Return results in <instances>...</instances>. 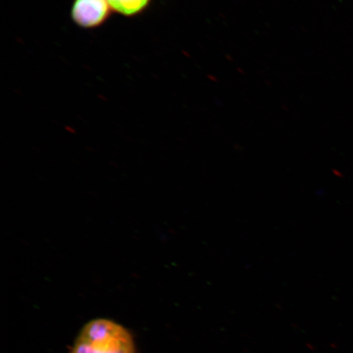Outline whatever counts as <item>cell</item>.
<instances>
[{
  "mask_svg": "<svg viewBox=\"0 0 353 353\" xmlns=\"http://www.w3.org/2000/svg\"><path fill=\"white\" fill-rule=\"evenodd\" d=\"M72 353H135L130 333L107 319L88 322L79 332Z\"/></svg>",
  "mask_w": 353,
  "mask_h": 353,
  "instance_id": "cell-1",
  "label": "cell"
},
{
  "mask_svg": "<svg viewBox=\"0 0 353 353\" xmlns=\"http://www.w3.org/2000/svg\"><path fill=\"white\" fill-rule=\"evenodd\" d=\"M108 0H74L72 19L83 29H94L103 25L112 12Z\"/></svg>",
  "mask_w": 353,
  "mask_h": 353,
  "instance_id": "cell-2",
  "label": "cell"
},
{
  "mask_svg": "<svg viewBox=\"0 0 353 353\" xmlns=\"http://www.w3.org/2000/svg\"><path fill=\"white\" fill-rule=\"evenodd\" d=\"M114 12L125 17H134L143 12L152 0H108Z\"/></svg>",
  "mask_w": 353,
  "mask_h": 353,
  "instance_id": "cell-3",
  "label": "cell"
}]
</instances>
